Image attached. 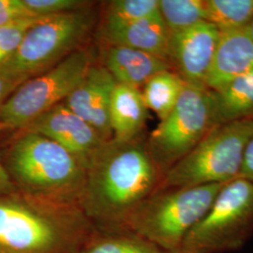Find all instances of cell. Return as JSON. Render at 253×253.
I'll return each instance as SVG.
<instances>
[{"label": "cell", "instance_id": "1", "mask_svg": "<svg viewBox=\"0 0 253 253\" xmlns=\"http://www.w3.org/2000/svg\"><path fill=\"white\" fill-rule=\"evenodd\" d=\"M163 172L146 145L111 139L85 166L79 208L98 231H119L140 204L159 190Z\"/></svg>", "mask_w": 253, "mask_h": 253}, {"label": "cell", "instance_id": "2", "mask_svg": "<svg viewBox=\"0 0 253 253\" xmlns=\"http://www.w3.org/2000/svg\"><path fill=\"white\" fill-rule=\"evenodd\" d=\"M97 232L79 208L0 196V253H76Z\"/></svg>", "mask_w": 253, "mask_h": 253}, {"label": "cell", "instance_id": "3", "mask_svg": "<svg viewBox=\"0 0 253 253\" xmlns=\"http://www.w3.org/2000/svg\"><path fill=\"white\" fill-rule=\"evenodd\" d=\"M4 166L20 193L79 208L85 169L74 156L50 139L22 130L8 149Z\"/></svg>", "mask_w": 253, "mask_h": 253}, {"label": "cell", "instance_id": "4", "mask_svg": "<svg viewBox=\"0 0 253 253\" xmlns=\"http://www.w3.org/2000/svg\"><path fill=\"white\" fill-rule=\"evenodd\" d=\"M224 184L157 190L128 216L121 230L175 253L206 215Z\"/></svg>", "mask_w": 253, "mask_h": 253}, {"label": "cell", "instance_id": "5", "mask_svg": "<svg viewBox=\"0 0 253 253\" xmlns=\"http://www.w3.org/2000/svg\"><path fill=\"white\" fill-rule=\"evenodd\" d=\"M253 118L218 123L164 173L159 190L226 184L240 175Z\"/></svg>", "mask_w": 253, "mask_h": 253}, {"label": "cell", "instance_id": "6", "mask_svg": "<svg viewBox=\"0 0 253 253\" xmlns=\"http://www.w3.org/2000/svg\"><path fill=\"white\" fill-rule=\"evenodd\" d=\"M97 20L93 4L43 17L27 30L17 50L0 68L25 82L44 73L83 47Z\"/></svg>", "mask_w": 253, "mask_h": 253}, {"label": "cell", "instance_id": "7", "mask_svg": "<svg viewBox=\"0 0 253 253\" xmlns=\"http://www.w3.org/2000/svg\"><path fill=\"white\" fill-rule=\"evenodd\" d=\"M253 235V182L238 176L223 185L175 253L236 252Z\"/></svg>", "mask_w": 253, "mask_h": 253}, {"label": "cell", "instance_id": "8", "mask_svg": "<svg viewBox=\"0 0 253 253\" xmlns=\"http://www.w3.org/2000/svg\"><path fill=\"white\" fill-rule=\"evenodd\" d=\"M217 124L214 91L186 84L175 106L151 132L145 145L164 175Z\"/></svg>", "mask_w": 253, "mask_h": 253}, {"label": "cell", "instance_id": "9", "mask_svg": "<svg viewBox=\"0 0 253 253\" xmlns=\"http://www.w3.org/2000/svg\"><path fill=\"white\" fill-rule=\"evenodd\" d=\"M93 64V51L83 46L48 71L23 83L0 107V124L5 129L23 130L63 102Z\"/></svg>", "mask_w": 253, "mask_h": 253}, {"label": "cell", "instance_id": "10", "mask_svg": "<svg viewBox=\"0 0 253 253\" xmlns=\"http://www.w3.org/2000/svg\"><path fill=\"white\" fill-rule=\"evenodd\" d=\"M219 33L217 27L207 21L170 33L167 62L187 84L208 88L206 81Z\"/></svg>", "mask_w": 253, "mask_h": 253}, {"label": "cell", "instance_id": "11", "mask_svg": "<svg viewBox=\"0 0 253 253\" xmlns=\"http://www.w3.org/2000/svg\"><path fill=\"white\" fill-rule=\"evenodd\" d=\"M23 130L36 132L60 145L74 156L84 169L91 156L107 142L63 102L46 111Z\"/></svg>", "mask_w": 253, "mask_h": 253}, {"label": "cell", "instance_id": "12", "mask_svg": "<svg viewBox=\"0 0 253 253\" xmlns=\"http://www.w3.org/2000/svg\"><path fill=\"white\" fill-rule=\"evenodd\" d=\"M117 82L102 65H92L63 103L87 122L104 141L113 139L110 104Z\"/></svg>", "mask_w": 253, "mask_h": 253}, {"label": "cell", "instance_id": "13", "mask_svg": "<svg viewBox=\"0 0 253 253\" xmlns=\"http://www.w3.org/2000/svg\"><path fill=\"white\" fill-rule=\"evenodd\" d=\"M253 73V40L249 27L219 33L206 85L217 92L236 78Z\"/></svg>", "mask_w": 253, "mask_h": 253}, {"label": "cell", "instance_id": "14", "mask_svg": "<svg viewBox=\"0 0 253 253\" xmlns=\"http://www.w3.org/2000/svg\"><path fill=\"white\" fill-rule=\"evenodd\" d=\"M99 35L107 45L126 46L167 62L170 32L160 11L121 26L100 27Z\"/></svg>", "mask_w": 253, "mask_h": 253}, {"label": "cell", "instance_id": "15", "mask_svg": "<svg viewBox=\"0 0 253 253\" xmlns=\"http://www.w3.org/2000/svg\"><path fill=\"white\" fill-rule=\"evenodd\" d=\"M102 66L117 84L140 89L154 75L171 70L162 58L121 45H107L101 54Z\"/></svg>", "mask_w": 253, "mask_h": 253}, {"label": "cell", "instance_id": "16", "mask_svg": "<svg viewBox=\"0 0 253 253\" xmlns=\"http://www.w3.org/2000/svg\"><path fill=\"white\" fill-rule=\"evenodd\" d=\"M147 111L141 89L117 84L109 113L113 139L119 143L137 140L145 127Z\"/></svg>", "mask_w": 253, "mask_h": 253}, {"label": "cell", "instance_id": "17", "mask_svg": "<svg viewBox=\"0 0 253 253\" xmlns=\"http://www.w3.org/2000/svg\"><path fill=\"white\" fill-rule=\"evenodd\" d=\"M214 93L218 123L253 118V73L236 78Z\"/></svg>", "mask_w": 253, "mask_h": 253}, {"label": "cell", "instance_id": "18", "mask_svg": "<svg viewBox=\"0 0 253 253\" xmlns=\"http://www.w3.org/2000/svg\"><path fill=\"white\" fill-rule=\"evenodd\" d=\"M185 85L177 73L167 70L154 75L141 92L147 109L152 110L162 121L175 106Z\"/></svg>", "mask_w": 253, "mask_h": 253}, {"label": "cell", "instance_id": "19", "mask_svg": "<svg viewBox=\"0 0 253 253\" xmlns=\"http://www.w3.org/2000/svg\"><path fill=\"white\" fill-rule=\"evenodd\" d=\"M76 253H169L125 230L98 231Z\"/></svg>", "mask_w": 253, "mask_h": 253}, {"label": "cell", "instance_id": "20", "mask_svg": "<svg viewBox=\"0 0 253 253\" xmlns=\"http://www.w3.org/2000/svg\"><path fill=\"white\" fill-rule=\"evenodd\" d=\"M207 22L219 32L250 26L253 19V0H206Z\"/></svg>", "mask_w": 253, "mask_h": 253}, {"label": "cell", "instance_id": "21", "mask_svg": "<svg viewBox=\"0 0 253 253\" xmlns=\"http://www.w3.org/2000/svg\"><path fill=\"white\" fill-rule=\"evenodd\" d=\"M159 11L170 33L207 21L206 0H159Z\"/></svg>", "mask_w": 253, "mask_h": 253}, {"label": "cell", "instance_id": "22", "mask_svg": "<svg viewBox=\"0 0 253 253\" xmlns=\"http://www.w3.org/2000/svg\"><path fill=\"white\" fill-rule=\"evenodd\" d=\"M159 11V0H114L104 10L100 27H117Z\"/></svg>", "mask_w": 253, "mask_h": 253}, {"label": "cell", "instance_id": "23", "mask_svg": "<svg viewBox=\"0 0 253 253\" xmlns=\"http://www.w3.org/2000/svg\"><path fill=\"white\" fill-rule=\"evenodd\" d=\"M42 18L27 17L0 27V66L14 54L27 30Z\"/></svg>", "mask_w": 253, "mask_h": 253}, {"label": "cell", "instance_id": "24", "mask_svg": "<svg viewBox=\"0 0 253 253\" xmlns=\"http://www.w3.org/2000/svg\"><path fill=\"white\" fill-rule=\"evenodd\" d=\"M28 11L37 17L57 15L90 6L82 0H23Z\"/></svg>", "mask_w": 253, "mask_h": 253}, {"label": "cell", "instance_id": "25", "mask_svg": "<svg viewBox=\"0 0 253 253\" xmlns=\"http://www.w3.org/2000/svg\"><path fill=\"white\" fill-rule=\"evenodd\" d=\"M27 17L37 16L28 11L23 0H0V27Z\"/></svg>", "mask_w": 253, "mask_h": 253}, {"label": "cell", "instance_id": "26", "mask_svg": "<svg viewBox=\"0 0 253 253\" xmlns=\"http://www.w3.org/2000/svg\"><path fill=\"white\" fill-rule=\"evenodd\" d=\"M23 83H25L24 80L9 74L0 68V107Z\"/></svg>", "mask_w": 253, "mask_h": 253}, {"label": "cell", "instance_id": "27", "mask_svg": "<svg viewBox=\"0 0 253 253\" xmlns=\"http://www.w3.org/2000/svg\"><path fill=\"white\" fill-rule=\"evenodd\" d=\"M5 129V127L0 124V132ZM19 192L16 186L11 180L9 172L6 170L4 163L0 159V196L11 195Z\"/></svg>", "mask_w": 253, "mask_h": 253}, {"label": "cell", "instance_id": "28", "mask_svg": "<svg viewBox=\"0 0 253 253\" xmlns=\"http://www.w3.org/2000/svg\"><path fill=\"white\" fill-rule=\"evenodd\" d=\"M239 176L253 182V135L246 146L242 168Z\"/></svg>", "mask_w": 253, "mask_h": 253}, {"label": "cell", "instance_id": "29", "mask_svg": "<svg viewBox=\"0 0 253 253\" xmlns=\"http://www.w3.org/2000/svg\"><path fill=\"white\" fill-rule=\"evenodd\" d=\"M249 31H250V34H251V37L253 38V21L251 22V24H250V26H249Z\"/></svg>", "mask_w": 253, "mask_h": 253}]
</instances>
